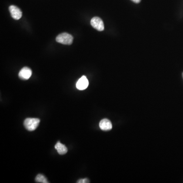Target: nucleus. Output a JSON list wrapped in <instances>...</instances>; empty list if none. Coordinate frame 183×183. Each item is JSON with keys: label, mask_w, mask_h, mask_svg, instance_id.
Wrapping results in <instances>:
<instances>
[{"label": "nucleus", "mask_w": 183, "mask_h": 183, "mask_svg": "<svg viewBox=\"0 0 183 183\" xmlns=\"http://www.w3.org/2000/svg\"><path fill=\"white\" fill-rule=\"evenodd\" d=\"M40 122L37 118H27L24 121V127L29 131H33L38 127Z\"/></svg>", "instance_id": "1"}, {"label": "nucleus", "mask_w": 183, "mask_h": 183, "mask_svg": "<svg viewBox=\"0 0 183 183\" xmlns=\"http://www.w3.org/2000/svg\"><path fill=\"white\" fill-rule=\"evenodd\" d=\"M57 42L65 45H71L73 41V37L70 34L67 33L59 34L55 39Z\"/></svg>", "instance_id": "2"}, {"label": "nucleus", "mask_w": 183, "mask_h": 183, "mask_svg": "<svg viewBox=\"0 0 183 183\" xmlns=\"http://www.w3.org/2000/svg\"><path fill=\"white\" fill-rule=\"evenodd\" d=\"M91 26L96 30L99 31H102L104 30V23L100 17H94L91 20Z\"/></svg>", "instance_id": "3"}, {"label": "nucleus", "mask_w": 183, "mask_h": 183, "mask_svg": "<svg viewBox=\"0 0 183 183\" xmlns=\"http://www.w3.org/2000/svg\"><path fill=\"white\" fill-rule=\"evenodd\" d=\"M9 10L12 17L14 20H19L22 17L23 12L20 10V9L16 6L11 5L9 7Z\"/></svg>", "instance_id": "4"}, {"label": "nucleus", "mask_w": 183, "mask_h": 183, "mask_svg": "<svg viewBox=\"0 0 183 183\" xmlns=\"http://www.w3.org/2000/svg\"><path fill=\"white\" fill-rule=\"evenodd\" d=\"M32 74L31 69L28 67H24L22 68L19 72V76L21 80H27L31 77Z\"/></svg>", "instance_id": "5"}, {"label": "nucleus", "mask_w": 183, "mask_h": 183, "mask_svg": "<svg viewBox=\"0 0 183 183\" xmlns=\"http://www.w3.org/2000/svg\"><path fill=\"white\" fill-rule=\"evenodd\" d=\"M89 85V81L85 76H82L77 82L76 88L79 90H84L88 88Z\"/></svg>", "instance_id": "6"}, {"label": "nucleus", "mask_w": 183, "mask_h": 183, "mask_svg": "<svg viewBox=\"0 0 183 183\" xmlns=\"http://www.w3.org/2000/svg\"><path fill=\"white\" fill-rule=\"evenodd\" d=\"M99 127L102 130L108 131L112 129V123L109 120L103 119L100 122Z\"/></svg>", "instance_id": "7"}, {"label": "nucleus", "mask_w": 183, "mask_h": 183, "mask_svg": "<svg viewBox=\"0 0 183 183\" xmlns=\"http://www.w3.org/2000/svg\"><path fill=\"white\" fill-rule=\"evenodd\" d=\"M54 148L57 150V152L60 155H64L68 152L67 147L65 145L61 143L60 142H58L56 143Z\"/></svg>", "instance_id": "8"}, {"label": "nucleus", "mask_w": 183, "mask_h": 183, "mask_svg": "<svg viewBox=\"0 0 183 183\" xmlns=\"http://www.w3.org/2000/svg\"><path fill=\"white\" fill-rule=\"evenodd\" d=\"M36 182L37 183H48L47 180L43 175L39 174L37 175L35 178Z\"/></svg>", "instance_id": "9"}, {"label": "nucleus", "mask_w": 183, "mask_h": 183, "mask_svg": "<svg viewBox=\"0 0 183 183\" xmlns=\"http://www.w3.org/2000/svg\"><path fill=\"white\" fill-rule=\"evenodd\" d=\"M89 180L88 179H81L80 180H78L77 183H89Z\"/></svg>", "instance_id": "10"}, {"label": "nucleus", "mask_w": 183, "mask_h": 183, "mask_svg": "<svg viewBox=\"0 0 183 183\" xmlns=\"http://www.w3.org/2000/svg\"><path fill=\"white\" fill-rule=\"evenodd\" d=\"M132 2H133L134 3H139L141 2V0H131Z\"/></svg>", "instance_id": "11"}, {"label": "nucleus", "mask_w": 183, "mask_h": 183, "mask_svg": "<svg viewBox=\"0 0 183 183\" xmlns=\"http://www.w3.org/2000/svg\"></svg>", "instance_id": "12"}]
</instances>
